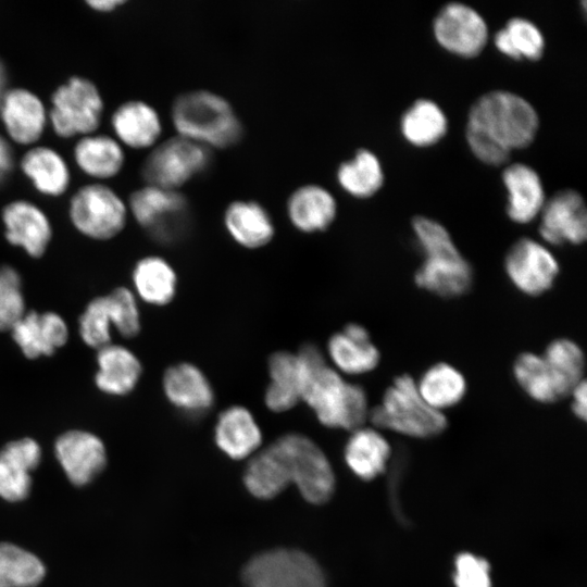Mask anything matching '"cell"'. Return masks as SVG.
<instances>
[{"instance_id":"cell-44","label":"cell","mask_w":587,"mask_h":587,"mask_svg":"<svg viewBox=\"0 0 587 587\" xmlns=\"http://www.w3.org/2000/svg\"><path fill=\"white\" fill-rule=\"evenodd\" d=\"M17 166L12 142L0 133V170L7 175H11Z\"/></svg>"},{"instance_id":"cell-47","label":"cell","mask_w":587,"mask_h":587,"mask_svg":"<svg viewBox=\"0 0 587 587\" xmlns=\"http://www.w3.org/2000/svg\"><path fill=\"white\" fill-rule=\"evenodd\" d=\"M8 176L0 170V186L7 182Z\"/></svg>"},{"instance_id":"cell-39","label":"cell","mask_w":587,"mask_h":587,"mask_svg":"<svg viewBox=\"0 0 587 587\" xmlns=\"http://www.w3.org/2000/svg\"><path fill=\"white\" fill-rule=\"evenodd\" d=\"M45 573L36 555L13 544L0 542V587H34Z\"/></svg>"},{"instance_id":"cell-45","label":"cell","mask_w":587,"mask_h":587,"mask_svg":"<svg viewBox=\"0 0 587 587\" xmlns=\"http://www.w3.org/2000/svg\"><path fill=\"white\" fill-rule=\"evenodd\" d=\"M85 4L93 12L101 14L112 13L122 5L126 4L124 0H87Z\"/></svg>"},{"instance_id":"cell-38","label":"cell","mask_w":587,"mask_h":587,"mask_svg":"<svg viewBox=\"0 0 587 587\" xmlns=\"http://www.w3.org/2000/svg\"><path fill=\"white\" fill-rule=\"evenodd\" d=\"M496 47L513 59H539L545 50V38L532 21L514 16L494 36Z\"/></svg>"},{"instance_id":"cell-23","label":"cell","mask_w":587,"mask_h":587,"mask_svg":"<svg viewBox=\"0 0 587 587\" xmlns=\"http://www.w3.org/2000/svg\"><path fill=\"white\" fill-rule=\"evenodd\" d=\"M114 138L135 150L153 148L162 134V121L150 103L132 99L120 103L111 113Z\"/></svg>"},{"instance_id":"cell-8","label":"cell","mask_w":587,"mask_h":587,"mask_svg":"<svg viewBox=\"0 0 587 587\" xmlns=\"http://www.w3.org/2000/svg\"><path fill=\"white\" fill-rule=\"evenodd\" d=\"M67 214L80 235L98 241L120 235L129 216L127 202L115 189L100 182L78 187L70 197Z\"/></svg>"},{"instance_id":"cell-3","label":"cell","mask_w":587,"mask_h":587,"mask_svg":"<svg viewBox=\"0 0 587 587\" xmlns=\"http://www.w3.org/2000/svg\"><path fill=\"white\" fill-rule=\"evenodd\" d=\"M301 363V402L325 427L354 430L369 419L367 396L362 386L339 374L323 351L307 342L298 351Z\"/></svg>"},{"instance_id":"cell-14","label":"cell","mask_w":587,"mask_h":587,"mask_svg":"<svg viewBox=\"0 0 587 587\" xmlns=\"http://www.w3.org/2000/svg\"><path fill=\"white\" fill-rule=\"evenodd\" d=\"M0 122L4 136L18 146L38 145L48 124V107L29 88L9 87L0 103Z\"/></svg>"},{"instance_id":"cell-12","label":"cell","mask_w":587,"mask_h":587,"mask_svg":"<svg viewBox=\"0 0 587 587\" xmlns=\"http://www.w3.org/2000/svg\"><path fill=\"white\" fill-rule=\"evenodd\" d=\"M127 208L140 227L165 241L184 225L188 202L178 190L145 185L130 193Z\"/></svg>"},{"instance_id":"cell-6","label":"cell","mask_w":587,"mask_h":587,"mask_svg":"<svg viewBox=\"0 0 587 587\" xmlns=\"http://www.w3.org/2000/svg\"><path fill=\"white\" fill-rule=\"evenodd\" d=\"M369 420L376 428L414 438L437 436L448 424L444 412L425 403L415 380L408 374L394 379L385 390L380 403L370 409Z\"/></svg>"},{"instance_id":"cell-9","label":"cell","mask_w":587,"mask_h":587,"mask_svg":"<svg viewBox=\"0 0 587 587\" xmlns=\"http://www.w3.org/2000/svg\"><path fill=\"white\" fill-rule=\"evenodd\" d=\"M112 329L124 338H133L140 333L138 299L127 287H116L108 295L93 298L78 319L80 339L93 349L112 342Z\"/></svg>"},{"instance_id":"cell-31","label":"cell","mask_w":587,"mask_h":587,"mask_svg":"<svg viewBox=\"0 0 587 587\" xmlns=\"http://www.w3.org/2000/svg\"><path fill=\"white\" fill-rule=\"evenodd\" d=\"M223 221L232 239L246 249L262 248L275 235L270 213L255 201H233L227 205Z\"/></svg>"},{"instance_id":"cell-46","label":"cell","mask_w":587,"mask_h":587,"mask_svg":"<svg viewBox=\"0 0 587 587\" xmlns=\"http://www.w3.org/2000/svg\"><path fill=\"white\" fill-rule=\"evenodd\" d=\"M8 80H9L8 68L5 66L4 61L0 59V103L2 101V98L5 91L9 89Z\"/></svg>"},{"instance_id":"cell-7","label":"cell","mask_w":587,"mask_h":587,"mask_svg":"<svg viewBox=\"0 0 587 587\" xmlns=\"http://www.w3.org/2000/svg\"><path fill=\"white\" fill-rule=\"evenodd\" d=\"M48 124L61 139L97 133L104 115V99L97 84L83 75H72L50 95Z\"/></svg>"},{"instance_id":"cell-37","label":"cell","mask_w":587,"mask_h":587,"mask_svg":"<svg viewBox=\"0 0 587 587\" xmlns=\"http://www.w3.org/2000/svg\"><path fill=\"white\" fill-rule=\"evenodd\" d=\"M336 176L340 187L357 198L374 195L384 183V172L378 158L363 148L338 166Z\"/></svg>"},{"instance_id":"cell-19","label":"cell","mask_w":587,"mask_h":587,"mask_svg":"<svg viewBox=\"0 0 587 587\" xmlns=\"http://www.w3.org/2000/svg\"><path fill=\"white\" fill-rule=\"evenodd\" d=\"M54 452L68 479L77 486L90 483L107 463L102 440L86 430L72 429L60 435Z\"/></svg>"},{"instance_id":"cell-10","label":"cell","mask_w":587,"mask_h":587,"mask_svg":"<svg viewBox=\"0 0 587 587\" xmlns=\"http://www.w3.org/2000/svg\"><path fill=\"white\" fill-rule=\"evenodd\" d=\"M210 148L179 135L157 143L142 162L146 185L177 190L211 163Z\"/></svg>"},{"instance_id":"cell-5","label":"cell","mask_w":587,"mask_h":587,"mask_svg":"<svg viewBox=\"0 0 587 587\" xmlns=\"http://www.w3.org/2000/svg\"><path fill=\"white\" fill-rule=\"evenodd\" d=\"M172 121L178 135L208 148H228L239 141L241 123L223 97L193 90L179 95L173 102Z\"/></svg>"},{"instance_id":"cell-29","label":"cell","mask_w":587,"mask_h":587,"mask_svg":"<svg viewBox=\"0 0 587 587\" xmlns=\"http://www.w3.org/2000/svg\"><path fill=\"white\" fill-rule=\"evenodd\" d=\"M268 384L264 404L274 413L294 409L301 402V363L297 351L278 350L267 360Z\"/></svg>"},{"instance_id":"cell-21","label":"cell","mask_w":587,"mask_h":587,"mask_svg":"<svg viewBox=\"0 0 587 587\" xmlns=\"http://www.w3.org/2000/svg\"><path fill=\"white\" fill-rule=\"evenodd\" d=\"M22 353L30 359L50 357L68 339V326L58 313L28 311L10 329Z\"/></svg>"},{"instance_id":"cell-1","label":"cell","mask_w":587,"mask_h":587,"mask_svg":"<svg viewBox=\"0 0 587 587\" xmlns=\"http://www.w3.org/2000/svg\"><path fill=\"white\" fill-rule=\"evenodd\" d=\"M247 489L257 498L276 497L290 483L311 503L326 502L335 475L324 451L308 436L284 434L250 460L243 474Z\"/></svg>"},{"instance_id":"cell-34","label":"cell","mask_w":587,"mask_h":587,"mask_svg":"<svg viewBox=\"0 0 587 587\" xmlns=\"http://www.w3.org/2000/svg\"><path fill=\"white\" fill-rule=\"evenodd\" d=\"M390 453L386 438L375 428L364 426L351 432L344 451L349 469L367 480L385 471Z\"/></svg>"},{"instance_id":"cell-27","label":"cell","mask_w":587,"mask_h":587,"mask_svg":"<svg viewBox=\"0 0 587 587\" xmlns=\"http://www.w3.org/2000/svg\"><path fill=\"white\" fill-rule=\"evenodd\" d=\"M97 388L109 396H126L138 385L142 375V364L127 347L109 344L97 349Z\"/></svg>"},{"instance_id":"cell-26","label":"cell","mask_w":587,"mask_h":587,"mask_svg":"<svg viewBox=\"0 0 587 587\" xmlns=\"http://www.w3.org/2000/svg\"><path fill=\"white\" fill-rule=\"evenodd\" d=\"M72 155L83 174L100 183L118 176L126 161L124 147L113 136L98 132L77 138Z\"/></svg>"},{"instance_id":"cell-2","label":"cell","mask_w":587,"mask_h":587,"mask_svg":"<svg viewBox=\"0 0 587 587\" xmlns=\"http://www.w3.org/2000/svg\"><path fill=\"white\" fill-rule=\"evenodd\" d=\"M538 125V114L526 99L508 90H491L472 104L465 135L479 160L499 165L509 159L512 149L534 140Z\"/></svg>"},{"instance_id":"cell-32","label":"cell","mask_w":587,"mask_h":587,"mask_svg":"<svg viewBox=\"0 0 587 587\" xmlns=\"http://www.w3.org/2000/svg\"><path fill=\"white\" fill-rule=\"evenodd\" d=\"M133 292L147 304L163 307L172 302L177 291V274L160 255L138 260L132 272Z\"/></svg>"},{"instance_id":"cell-15","label":"cell","mask_w":587,"mask_h":587,"mask_svg":"<svg viewBox=\"0 0 587 587\" xmlns=\"http://www.w3.org/2000/svg\"><path fill=\"white\" fill-rule=\"evenodd\" d=\"M5 240L27 255L41 258L52 240L53 227L49 215L37 203L17 198L7 202L0 211Z\"/></svg>"},{"instance_id":"cell-35","label":"cell","mask_w":587,"mask_h":587,"mask_svg":"<svg viewBox=\"0 0 587 587\" xmlns=\"http://www.w3.org/2000/svg\"><path fill=\"white\" fill-rule=\"evenodd\" d=\"M415 384L425 403L439 412L461 402L467 390L464 375L446 362L430 365Z\"/></svg>"},{"instance_id":"cell-40","label":"cell","mask_w":587,"mask_h":587,"mask_svg":"<svg viewBox=\"0 0 587 587\" xmlns=\"http://www.w3.org/2000/svg\"><path fill=\"white\" fill-rule=\"evenodd\" d=\"M552 371L570 391L584 379L585 357L582 348L573 340H552L541 354Z\"/></svg>"},{"instance_id":"cell-4","label":"cell","mask_w":587,"mask_h":587,"mask_svg":"<svg viewBox=\"0 0 587 587\" xmlns=\"http://www.w3.org/2000/svg\"><path fill=\"white\" fill-rule=\"evenodd\" d=\"M412 227L424 254L414 274L415 285L448 299L465 295L473 285V268L446 227L423 215L413 217Z\"/></svg>"},{"instance_id":"cell-18","label":"cell","mask_w":587,"mask_h":587,"mask_svg":"<svg viewBox=\"0 0 587 587\" xmlns=\"http://www.w3.org/2000/svg\"><path fill=\"white\" fill-rule=\"evenodd\" d=\"M162 389L174 408L191 416L207 413L215 402L210 379L198 365L187 361L172 364L164 371Z\"/></svg>"},{"instance_id":"cell-25","label":"cell","mask_w":587,"mask_h":587,"mask_svg":"<svg viewBox=\"0 0 587 587\" xmlns=\"http://www.w3.org/2000/svg\"><path fill=\"white\" fill-rule=\"evenodd\" d=\"M214 440L227 457L242 460L258 452L262 444V432L247 407L233 404L217 415Z\"/></svg>"},{"instance_id":"cell-22","label":"cell","mask_w":587,"mask_h":587,"mask_svg":"<svg viewBox=\"0 0 587 587\" xmlns=\"http://www.w3.org/2000/svg\"><path fill=\"white\" fill-rule=\"evenodd\" d=\"M17 167L33 188L43 197H62L71 187L70 165L53 147L46 145L29 147L17 160Z\"/></svg>"},{"instance_id":"cell-41","label":"cell","mask_w":587,"mask_h":587,"mask_svg":"<svg viewBox=\"0 0 587 587\" xmlns=\"http://www.w3.org/2000/svg\"><path fill=\"white\" fill-rule=\"evenodd\" d=\"M22 277L10 265L0 266V330H10L25 314Z\"/></svg>"},{"instance_id":"cell-13","label":"cell","mask_w":587,"mask_h":587,"mask_svg":"<svg viewBox=\"0 0 587 587\" xmlns=\"http://www.w3.org/2000/svg\"><path fill=\"white\" fill-rule=\"evenodd\" d=\"M504 271L520 292L536 297L552 288L560 265L546 246L532 238H521L507 252Z\"/></svg>"},{"instance_id":"cell-11","label":"cell","mask_w":587,"mask_h":587,"mask_svg":"<svg viewBox=\"0 0 587 587\" xmlns=\"http://www.w3.org/2000/svg\"><path fill=\"white\" fill-rule=\"evenodd\" d=\"M242 580L246 587H326L316 561L295 549L257 554L242 569Z\"/></svg>"},{"instance_id":"cell-24","label":"cell","mask_w":587,"mask_h":587,"mask_svg":"<svg viewBox=\"0 0 587 587\" xmlns=\"http://www.w3.org/2000/svg\"><path fill=\"white\" fill-rule=\"evenodd\" d=\"M41 458L38 442L29 437L5 444L0 449V497L20 501L29 495L30 472Z\"/></svg>"},{"instance_id":"cell-43","label":"cell","mask_w":587,"mask_h":587,"mask_svg":"<svg viewBox=\"0 0 587 587\" xmlns=\"http://www.w3.org/2000/svg\"><path fill=\"white\" fill-rule=\"evenodd\" d=\"M569 396H571V399H572L571 408L574 415L582 421H586V416H587L586 380L583 379L578 384H576L570 391Z\"/></svg>"},{"instance_id":"cell-17","label":"cell","mask_w":587,"mask_h":587,"mask_svg":"<svg viewBox=\"0 0 587 587\" xmlns=\"http://www.w3.org/2000/svg\"><path fill=\"white\" fill-rule=\"evenodd\" d=\"M539 234L554 246L580 245L587 237V213L584 198L574 189H562L545 201L540 211Z\"/></svg>"},{"instance_id":"cell-30","label":"cell","mask_w":587,"mask_h":587,"mask_svg":"<svg viewBox=\"0 0 587 587\" xmlns=\"http://www.w3.org/2000/svg\"><path fill=\"white\" fill-rule=\"evenodd\" d=\"M509 198L507 213L516 223H528L541 211L546 198L538 173L524 163H513L502 172Z\"/></svg>"},{"instance_id":"cell-28","label":"cell","mask_w":587,"mask_h":587,"mask_svg":"<svg viewBox=\"0 0 587 587\" xmlns=\"http://www.w3.org/2000/svg\"><path fill=\"white\" fill-rule=\"evenodd\" d=\"M286 210L295 228L313 234L324 232L333 224L337 215V202L326 188L307 184L291 192Z\"/></svg>"},{"instance_id":"cell-20","label":"cell","mask_w":587,"mask_h":587,"mask_svg":"<svg viewBox=\"0 0 587 587\" xmlns=\"http://www.w3.org/2000/svg\"><path fill=\"white\" fill-rule=\"evenodd\" d=\"M325 358L342 376H359L378 366L380 353L364 326L349 323L328 338Z\"/></svg>"},{"instance_id":"cell-33","label":"cell","mask_w":587,"mask_h":587,"mask_svg":"<svg viewBox=\"0 0 587 587\" xmlns=\"http://www.w3.org/2000/svg\"><path fill=\"white\" fill-rule=\"evenodd\" d=\"M512 371L520 388L536 402L549 404L569 396V390L541 354H519Z\"/></svg>"},{"instance_id":"cell-36","label":"cell","mask_w":587,"mask_h":587,"mask_svg":"<svg viewBox=\"0 0 587 587\" xmlns=\"http://www.w3.org/2000/svg\"><path fill=\"white\" fill-rule=\"evenodd\" d=\"M401 132L405 139L420 147L438 141L448 129L442 109L430 99H417L402 114Z\"/></svg>"},{"instance_id":"cell-16","label":"cell","mask_w":587,"mask_h":587,"mask_svg":"<svg viewBox=\"0 0 587 587\" xmlns=\"http://www.w3.org/2000/svg\"><path fill=\"white\" fill-rule=\"evenodd\" d=\"M437 41L447 50L474 57L482 51L488 38L484 17L462 2H449L436 14L433 23Z\"/></svg>"},{"instance_id":"cell-42","label":"cell","mask_w":587,"mask_h":587,"mask_svg":"<svg viewBox=\"0 0 587 587\" xmlns=\"http://www.w3.org/2000/svg\"><path fill=\"white\" fill-rule=\"evenodd\" d=\"M455 587H491L488 562L472 553H461L455 559Z\"/></svg>"}]
</instances>
